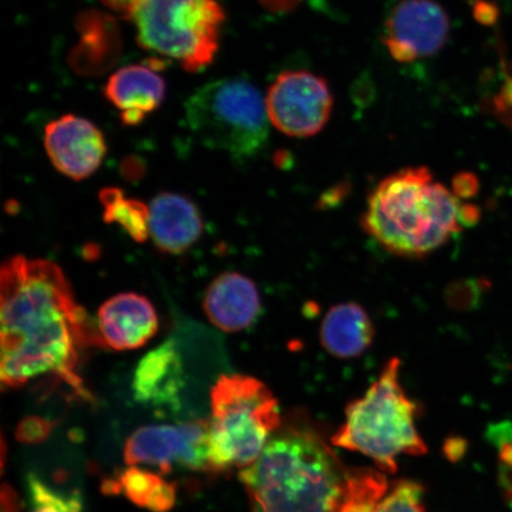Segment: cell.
<instances>
[{
	"mask_svg": "<svg viewBox=\"0 0 512 512\" xmlns=\"http://www.w3.org/2000/svg\"><path fill=\"white\" fill-rule=\"evenodd\" d=\"M0 342L4 386L18 388L53 374L88 398L76 374L80 350L104 344L54 262L19 255L5 262L0 272Z\"/></svg>",
	"mask_w": 512,
	"mask_h": 512,
	"instance_id": "6da1fadb",
	"label": "cell"
},
{
	"mask_svg": "<svg viewBox=\"0 0 512 512\" xmlns=\"http://www.w3.org/2000/svg\"><path fill=\"white\" fill-rule=\"evenodd\" d=\"M240 480L251 512H374L388 488L379 471L345 465L306 426L275 434Z\"/></svg>",
	"mask_w": 512,
	"mask_h": 512,
	"instance_id": "7a4b0ae2",
	"label": "cell"
},
{
	"mask_svg": "<svg viewBox=\"0 0 512 512\" xmlns=\"http://www.w3.org/2000/svg\"><path fill=\"white\" fill-rule=\"evenodd\" d=\"M479 219L426 166H412L383 178L370 192L361 224L390 254L420 259L446 245Z\"/></svg>",
	"mask_w": 512,
	"mask_h": 512,
	"instance_id": "3957f363",
	"label": "cell"
},
{
	"mask_svg": "<svg viewBox=\"0 0 512 512\" xmlns=\"http://www.w3.org/2000/svg\"><path fill=\"white\" fill-rule=\"evenodd\" d=\"M401 361L392 358L379 379L360 400L350 403L347 419L332 437V444L360 452L374 460L380 470L395 473L402 454L427 453L416 430L415 403L408 399L400 381Z\"/></svg>",
	"mask_w": 512,
	"mask_h": 512,
	"instance_id": "277c9868",
	"label": "cell"
},
{
	"mask_svg": "<svg viewBox=\"0 0 512 512\" xmlns=\"http://www.w3.org/2000/svg\"><path fill=\"white\" fill-rule=\"evenodd\" d=\"M210 396V470H245L279 430L278 401L265 383L241 374L220 376Z\"/></svg>",
	"mask_w": 512,
	"mask_h": 512,
	"instance_id": "5b68a950",
	"label": "cell"
},
{
	"mask_svg": "<svg viewBox=\"0 0 512 512\" xmlns=\"http://www.w3.org/2000/svg\"><path fill=\"white\" fill-rule=\"evenodd\" d=\"M185 118L202 144L238 159L256 155L270 136L266 100L245 79L217 80L197 89L185 102Z\"/></svg>",
	"mask_w": 512,
	"mask_h": 512,
	"instance_id": "8992f818",
	"label": "cell"
},
{
	"mask_svg": "<svg viewBox=\"0 0 512 512\" xmlns=\"http://www.w3.org/2000/svg\"><path fill=\"white\" fill-rule=\"evenodd\" d=\"M128 17L140 46L188 72L209 66L219 49L224 14L216 0H140Z\"/></svg>",
	"mask_w": 512,
	"mask_h": 512,
	"instance_id": "52a82bcc",
	"label": "cell"
},
{
	"mask_svg": "<svg viewBox=\"0 0 512 512\" xmlns=\"http://www.w3.org/2000/svg\"><path fill=\"white\" fill-rule=\"evenodd\" d=\"M265 100L271 124L294 138L316 136L328 124L334 106L328 82L305 70L280 74Z\"/></svg>",
	"mask_w": 512,
	"mask_h": 512,
	"instance_id": "ba28073f",
	"label": "cell"
},
{
	"mask_svg": "<svg viewBox=\"0 0 512 512\" xmlns=\"http://www.w3.org/2000/svg\"><path fill=\"white\" fill-rule=\"evenodd\" d=\"M124 454L127 465L155 466L163 473L175 467L210 470L209 421L139 428L126 441Z\"/></svg>",
	"mask_w": 512,
	"mask_h": 512,
	"instance_id": "9c48e42d",
	"label": "cell"
},
{
	"mask_svg": "<svg viewBox=\"0 0 512 512\" xmlns=\"http://www.w3.org/2000/svg\"><path fill=\"white\" fill-rule=\"evenodd\" d=\"M450 34V19L435 0H402L384 27L383 43L393 59L408 63L437 54Z\"/></svg>",
	"mask_w": 512,
	"mask_h": 512,
	"instance_id": "30bf717a",
	"label": "cell"
},
{
	"mask_svg": "<svg viewBox=\"0 0 512 512\" xmlns=\"http://www.w3.org/2000/svg\"><path fill=\"white\" fill-rule=\"evenodd\" d=\"M44 146L56 170L74 181L93 175L106 155L99 128L72 114L51 121L44 133Z\"/></svg>",
	"mask_w": 512,
	"mask_h": 512,
	"instance_id": "8fae6325",
	"label": "cell"
},
{
	"mask_svg": "<svg viewBox=\"0 0 512 512\" xmlns=\"http://www.w3.org/2000/svg\"><path fill=\"white\" fill-rule=\"evenodd\" d=\"M98 330L104 347L117 351L142 348L157 334V312L146 297L121 293L100 307Z\"/></svg>",
	"mask_w": 512,
	"mask_h": 512,
	"instance_id": "7c38bea8",
	"label": "cell"
},
{
	"mask_svg": "<svg viewBox=\"0 0 512 512\" xmlns=\"http://www.w3.org/2000/svg\"><path fill=\"white\" fill-rule=\"evenodd\" d=\"M203 309L211 324L224 332H240L254 324L260 315L258 287L246 275L230 272L210 284Z\"/></svg>",
	"mask_w": 512,
	"mask_h": 512,
	"instance_id": "4fadbf2b",
	"label": "cell"
},
{
	"mask_svg": "<svg viewBox=\"0 0 512 512\" xmlns=\"http://www.w3.org/2000/svg\"><path fill=\"white\" fill-rule=\"evenodd\" d=\"M184 386L181 352L171 339L143 357L133 377L136 399L155 408H179Z\"/></svg>",
	"mask_w": 512,
	"mask_h": 512,
	"instance_id": "5bb4252c",
	"label": "cell"
},
{
	"mask_svg": "<svg viewBox=\"0 0 512 512\" xmlns=\"http://www.w3.org/2000/svg\"><path fill=\"white\" fill-rule=\"evenodd\" d=\"M150 236L160 251L182 254L194 245L202 234L203 221L189 198L162 192L151 203Z\"/></svg>",
	"mask_w": 512,
	"mask_h": 512,
	"instance_id": "9a60e30c",
	"label": "cell"
},
{
	"mask_svg": "<svg viewBox=\"0 0 512 512\" xmlns=\"http://www.w3.org/2000/svg\"><path fill=\"white\" fill-rule=\"evenodd\" d=\"M165 81L152 66L133 64L108 80L105 94L127 125H137L162 105Z\"/></svg>",
	"mask_w": 512,
	"mask_h": 512,
	"instance_id": "2e32d148",
	"label": "cell"
},
{
	"mask_svg": "<svg viewBox=\"0 0 512 512\" xmlns=\"http://www.w3.org/2000/svg\"><path fill=\"white\" fill-rule=\"evenodd\" d=\"M375 332L368 311L360 304L349 302L332 306L326 312L319 337L329 354L350 360L362 356L371 347Z\"/></svg>",
	"mask_w": 512,
	"mask_h": 512,
	"instance_id": "e0dca14e",
	"label": "cell"
},
{
	"mask_svg": "<svg viewBox=\"0 0 512 512\" xmlns=\"http://www.w3.org/2000/svg\"><path fill=\"white\" fill-rule=\"evenodd\" d=\"M107 495H124L139 507L152 512H168L176 503V485L137 466L128 467L102 485Z\"/></svg>",
	"mask_w": 512,
	"mask_h": 512,
	"instance_id": "ac0fdd59",
	"label": "cell"
},
{
	"mask_svg": "<svg viewBox=\"0 0 512 512\" xmlns=\"http://www.w3.org/2000/svg\"><path fill=\"white\" fill-rule=\"evenodd\" d=\"M107 223H118L134 241L144 242L150 236V208L143 202L128 198L118 188H107L100 192Z\"/></svg>",
	"mask_w": 512,
	"mask_h": 512,
	"instance_id": "d6986e66",
	"label": "cell"
},
{
	"mask_svg": "<svg viewBox=\"0 0 512 512\" xmlns=\"http://www.w3.org/2000/svg\"><path fill=\"white\" fill-rule=\"evenodd\" d=\"M29 497L35 510L32 512H81L82 501L79 494H62L44 483L40 477H28Z\"/></svg>",
	"mask_w": 512,
	"mask_h": 512,
	"instance_id": "ffe728a7",
	"label": "cell"
},
{
	"mask_svg": "<svg viewBox=\"0 0 512 512\" xmlns=\"http://www.w3.org/2000/svg\"><path fill=\"white\" fill-rule=\"evenodd\" d=\"M422 494L424 490L419 484L400 482L383 496L374 512H425Z\"/></svg>",
	"mask_w": 512,
	"mask_h": 512,
	"instance_id": "44dd1931",
	"label": "cell"
},
{
	"mask_svg": "<svg viewBox=\"0 0 512 512\" xmlns=\"http://www.w3.org/2000/svg\"><path fill=\"white\" fill-rule=\"evenodd\" d=\"M53 426L48 419L30 416V418H25L19 422L16 437L24 444L42 443V441L48 439Z\"/></svg>",
	"mask_w": 512,
	"mask_h": 512,
	"instance_id": "7402d4cb",
	"label": "cell"
},
{
	"mask_svg": "<svg viewBox=\"0 0 512 512\" xmlns=\"http://www.w3.org/2000/svg\"><path fill=\"white\" fill-rule=\"evenodd\" d=\"M494 104L497 117L512 131V79L504 83Z\"/></svg>",
	"mask_w": 512,
	"mask_h": 512,
	"instance_id": "603a6c76",
	"label": "cell"
},
{
	"mask_svg": "<svg viewBox=\"0 0 512 512\" xmlns=\"http://www.w3.org/2000/svg\"><path fill=\"white\" fill-rule=\"evenodd\" d=\"M478 190V182L475 176L471 174H460L454 182V194L460 197H472L475 196Z\"/></svg>",
	"mask_w": 512,
	"mask_h": 512,
	"instance_id": "cb8c5ba5",
	"label": "cell"
},
{
	"mask_svg": "<svg viewBox=\"0 0 512 512\" xmlns=\"http://www.w3.org/2000/svg\"><path fill=\"white\" fill-rule=\"evenodd\" d=\"M21 504L14 490L4 484L2 489V512H19Z\"/></svg>",
	"mask_w": 512,
	"mask_h": 512,
	"instance_id": "d4e9b609",
	"label": "cell"
},
{
	"mask_svg": "<svg viewBox=\"0 0 512 512\" xmlns=\"http://www.w3.org/2000/svg\"><path fill=\"white\" fill-rule=\"evenodd\" d=\"M102 2L114 10L124 12L128 16L140 0H102Z\"/></svg>",
	"mask_w": 512,
	"mask_h": 512,
	"instance_id": "484cf974",
	"label": "cell"
},
{
	"mask_svg": "<svg viewBox=\"0 0 512 512\" xmlns=\"http://www.w3.org/2000/svg\"><path fill=\"white\" fill-rule=\"evenodd\" d=\"M476 16L484 24L492 23L497 17V10L494 9V5L483 3L482 9L477 8Z\"/></svg>",
	"mask_w": 512,
	"mask_h": 512,
	"instance_id": "4316f807",
	"label": "cell"
}]
</instances>
